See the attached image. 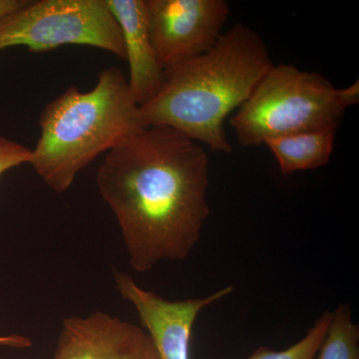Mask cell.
<instances>
[{
    "mask_svg": "<svg viewBox=\"0 0 359 359\" xmlns=\"http://www.w3.org/2000/svg\"><path fill=\"white\" fill-rule=\"evenodd\" d=\"M209 175L204 149L166 127L142 129L107 153L97 187L117 219L135 271L192 252L210 215Z\"/></svg>",
    "mask_w": 359,
    "mask_h": 359,
    "instance_id": "1",
    "label": "cell"
},
{
    "mask_svg": "<svg viewBox=\"0 0 359 359\" xmlns=\"http://www.w3.org/2000/svg\"><path fill=\"white\" fill-rule=\"evenodd\" d=\"M273 65L261 35L238 23L209 50L164 69L157 95L140 107L142 122L146 128L174 130L214 152L231 153L226 119Z\"/></svg>",
    "mask_w": 359,
    "mask_h": 359,
    "instance_id": "2",
    "label": "cell"
},
{
    "mask_svg": "<svg viewBox=\"0 0 359 359\" xmlns=\"http://www.w3.org/2000/svg\"><path fill=\"white\" fill-rule=\"evenodd\" d=\"M29 164L54 192L65 193L77 174L102 153L140 130V106L116 66L104 68L93 89L72 86L45 105Z\"/></svg>",
    "mask_w": 359,
    "mask_h": 359,
    "instance_id": "3",
    "label": "cell"
},
{
    "mask_svg": "<svg viewBox=\"0 0 359 359\" xmlns=\"http://www.w3.org/2000/svg\"><path fill=\"white\" fill-rule=\"evenodd\" d=\"M358 101V80L337 89L318 73L273 65L231 116L230 125L244 147L264 145L287 135L337 129Z\"/></svg>",
    "mask_w": 359,
    "mask_h": 359,
    "instance_id": "4",
    "label": "cell"
},
{
    "mask_svg": "<svg viewBox=\"0 0 359 359\" xmlns=\"http://www.w3.org/2000/svg\"><path fill=\"white\" fill-rule=\"evenodd\" d=\"M86 45L125 60L120 26L106 0H39L0 18V50L25 46L32 52Z\"/></svg>",
    "mask_w": 359,
    "mask_h": 359,
    "instance_id": "5",
    "label": "cell"
},
{
    "mask_svg": "<svg viewBox=\"0 0 359 359\" xmlns=\"http://www.w3.org/2000/svg\"><path fill=\"white\" fill-rule=\"evenodd\" d=\"M149 34L163 69L212 48L230 15L224 0H144Z\"/></svg>",
    "mask_w": 359,
    "mask_h": 359,
    "instance_id": "6",
    "label": "cell"
},
{
    "mask_svg": "<svg viewBox=\"0 0 359 359\" xmlns=\"http://www.w3.org/2000/svg\"><path fill=\"white\" fill-rule=\"evenodd\" d=\"M114 280L123 299L133 304L161 359H190L191 337L198 316L233 290L229 285L205 297L168 301L144 290L125 271L115 269Z\"/></svg>",
    "mask_w": 359,
    "mask_h": 359,
    "instance_id": "7",
    "label": "cell"
},
{
    "mask_svg": "<svg viewBox=\"0 0 359 359\" xmlns=\"http://www.w3.org/2000/svg\"><path fill=\"white\" fill-rule=\"evenodd\" d=\"M54 359H161L143 327L97 313L63 320Z\"/></svg>",
    "mask_w": 359,
    "mask_h": 359,
    "instance_id": "8",
    "label": "cell"
},
{
    "mask_svg": "<svg viewBox=\"0 0 359 359\" xmlns=\"http://www.w3.org/2000/svg\"><path fill=\"white\" fill-rule=\"evenodd\" d=\"M117 20L128 61L130 93L139 106L152 100L161 89L164 69L149 34L144 0H106Z\"/></svg>",
    "mask_w": 359,
    "mask_h": 359,
    "instance_id": "9",
    "label": "cell"
},
{
    "mask_svg": "<svg viewBox=\"0 0 359 359\" xmlns=\"http://www.w3.org/2000/svg\"><path fill=\"white\" fill-rule=\"evenodd\" d=\"M337 130L321 129L287 135L269 140L264 145L275 156L283 175L316 170L330 162Z\"/></svg>",
    "mask_w": 359,
    "mask_h": 359,
    "instance_id": "10",
    "label": "cell"
},
{
    "mask_svg": "<svg viewBox=\"0 0 359 359\" xmlns=\"http://www.w3.org/2000/svg\"><path fill=\"white\" fill-rule=\"evenodd\" d=\"M314 359H359V327L348 304L332 311L327 335Z\"/></svg>",
    "mask_w": 359,
    "mask_h": 359,
    "instance_id": "11",
    "label": "cell"
},
{
    "mask_svg": "<svg viewBox=\"0 0 359 359\" xmlns=\"http://www.w3.org/2000/svg\"><path fill=\"white\" fill-rule=\"evenodd\" d=\"M332 320V311H325L301 340L283 351L261 346L245 359H314L327 335Z\"/></svg>",
    "mask_w": 359,
    "mask_h": 359,
    "instance_id": "12",
    "label": "cell"
},
{
    "mask_svg": "<svg viewBox=\"0 0 359 359\" xmlns=\"http://www.w3.org/2000/svg\"><path fill=\"white\" fill-rule=\"evenodd\" d=\"M32 149L0 135V181L9 170L29 164Z\"/></svg>",
    "mask_w": 359,
    "mask_h": 359,
    "instance_id": "13",
    "label": "cell"
},
{
    "mask_svg": "<svg viewBox=\"0 0 359 359\" xmlns=\"http://www.w3.org/2000/svg\"><path fill=\"white\" fill-rule=\"evenodd\" d=\"M32 346V340L20 334L0 335V347L25 349Z\"/></svg>",
    "mask_w": 359,
    "mask_h": 359,
    "instance_id": "14",
    "label": "cell"
},
{
    "mask_svg": "<svg viewBox=\"0 0 359 359\" xmlns=\"http://www.w3.org/2000/svg\"><path fill=\"white\" fill-rule=\"evenodd\" d=\"M28 0H0V18L27 4Z\"/></svg>",
    "mask_w": 359,
    "mask_h": 359,
    "instance_id": "15",
    "label": "cell"
}]
</instances>
